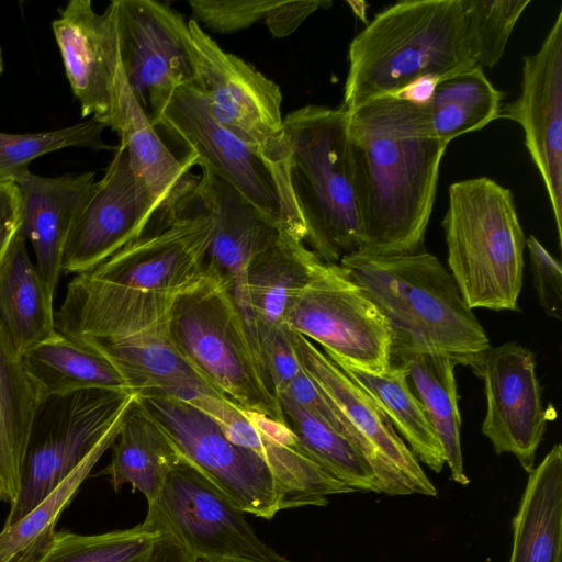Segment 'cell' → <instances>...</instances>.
<instances>
[{
    "mask_svg": "<svg viewBox=\"0 0 562 562\" xmlns=\"http://www.w3.org/2000/svg\"><path fill=\"white\" fill-rule=\"evenodd\" d=\"M277 1L190 0L192 20L218 34H231L265 22Z\"/></svg>",
    "mask_w": 562,
    "mask_h": 562,
    "instance_id": "f35d334b",
    "label": "cell"
},
{
    "mask_svg": "<svg viewBox=\"0 0 562 562\" xmlns=\"http://www.w3.org/2000/svg\"><path fill=\"white\" fill-rule=\"evenodd\" d=\"M260 351L269 381L277 396L283 394L301 371L289 337V329L283 327L279 330L261 346Z\"/></svg>",
    "mask_w": 562,
    "mask_h": 562,
    "instance_id": "60d3db41",
    "label": "cell"
},
{
    "mask_svg": "<svg viewBox=\"0 0 562 562\" xmlns=\"http://www.w3.org/2000/svg\"><path fill=\"white\" fill-rule=\"evenodd\" d=\"M439 81L435 77H423L406 86L394 97L414 103L428 104Z\"/></svg>",
    "mask_w": 562,
    "mask_h": 562,
    "instance_id": "f6af8a7d",
    "label": "cell"
},
{
    "mask_svg": "<svg viewBox=\"0 0 562 562\" xmlns=\"http://www.w3.org/2000/svg\"><path fill=\"white\" fill-rule=\"evenodd\" d=\"M116 91L119 125L115 133L128 155L144 236L169 226L190 207L199 177L191 172L192 155L179 158L165 144L132 94L121 64Z\"/></svg>",
    "mask_w": 562,
    "mask_h": 562,
    "instance_id": "e0dca14e",
    "label": "cell"
},
{
    "mask_svg": "<svg viewBox=\"0 0 562 562\" xmlns=\"http://www.w3.org/2000/svg\"><path fill=\"white\" fill-rule=\"evenodd\" d=\"M21 359L41 406L53 398L89 389L134 393L106 356L57 330L26 350Z\"/></svg>",
    "mask_w": 562,
    "mask_h": 562,
    "instance_id": "d4e9b609",
    "label": "cell"
},
{
    "mask_svg": "<svg viewBox=\"0 0 562 562\" xmlns=\"http://www.w3.org/2000/svg\"><path fill=\"white\" fill-rule=\"evenodd\" d=\"M23 228V204L19 186L0 179V265Z\"/></svg>",
    "mask_w": 562,
    "mask_h": 562,
    "instance_id": "7bdbcfd3",
    "label": "cell"
},
{
    "mask_svg": "<svg viewBox=\"0 0 562 562\" xmlns=\"http://www.w3.org/2000/svg\"><path fill=\"white\" fill-rule=\"evenodd\" d=\"M342 108L394 95L413 81H440L477 66L463 0H404L374 15L348 49Z\"/></svg>",
    "mask_w": 562,
    "mask_h": 562,
    "instance_id": "3957f363",
    "label": "cell"
},
{
    "mask_svg": "<svg viewBox=\"0 0 562 562\" xmlns=\"http://www.w3.org/2000/svg\"><path fill=\"white\" fill-rule=\"evenodd\" d=\"M338 265L385 317L392 333V353L441 352L474 371L491 347L450 272L432 254L353 252Z\"/></svg>",
    "mask_w": 562,
    "mask_h": 562,
    "instance_id": "7a4b0ae2",
    "label": "cell"
},
{
    "mask_svg": "<svg viewBox=\"0 0 562 562\" xmlns=\"http://www.w3.org/2000/svg\"><path fill=\"white\" fill-rule=\"evenodd\" d=\"M169 334L180 355L220 397L285 423L246 321L218 278L204 273L177 295Z\"/></svg>",
    "mask_w": 562,
    "mask_h": 562,
    "instance_id": "52a82bcc",
    "label": "cell"
},
{
    "mask_svg": "<svg viewBox=\"0 0 562 562\" xmlns=\"http://www.w3.org/2000/svg\"><path fill=\"white\" fill-rule=\"evenodd\" d=\"M137 398L165 430L179 453L244 513L271 519L290 509L286 493L266 463L229 440L210 416L188 402L165 395Z\"/></svg>",
    "mask_w": 562,
    "mask_h": 562,
    "instance_id": "7c38bea8",
    "label": "cell"
},
{
    "mask_svg": "<svg viewBox=\"0 0 562 562\" xmlns=\"http://www.w3.org/2000/svg\"><path fill=\"white\" fill-rule=\"evenodd\" d=\"M499 117L517 122L544 184L562 245V8L539 49L524 57L520 92ZM498 117V119H499Z\"/></svg>",
    "mask_w": 562,
    "mask_h": 562,
    "instance_id": "ac0fdd59",
    "label": "cell"
},
{
    "mask_svg": "<svg viewBox=\"0 0 562 562\" xmlns=\"http://www.w3.org/2000/svg\"><path fill=\"white\" fill-rule=\"evenodd\" d=\"M192 205L213 222L204 273L218 278L239 307L259 349L251 316L247 270L252 258L284 236L281 225L227 182L201 168Z\"/></svg>",
    "mask_w": 562,
    "mask_h": 562,
    "instance_id": "d6986e66",
    "label": "cell"
},
{
    "mask_svg": "<svg viewBox=\"0 0 562 562\" xmlns=\"http://www.w3.org/2000/svg\"><path fill=\"white\" fill-rule=\"evenodd\" d=\"M289 337L301 368L357 432L360 452L383 493L437 496L419 461L366 391L313 341L290 329Z\"/></svg>",
    "mask_w": 562,
    "mask_h": 562,
    "instance_id": "9a60e30c",
    "label": "cell"
},
{
    "mask_svg": "<svg viewBox=\"0 0 562 562\" xmlns=\"http://www.w3.org/2000/svg\"><path fill=\"white\" fill-rule=\"evenodd\" d=\"M391 363L405 373L412 392L420 403L443 450L451 479L468 485L464 472L460 428L459 396L454 368L447 355L435 351L393 352Z\"/></svg>",
    "mask_w": 562,
    "mask_h": 562,
    "instance_id": "f1b7e54d",
    "label": "cell"
},
{
    "mask_svg": "<svg viewBox=\"0 0 562 562\" xmlns=\"http://www.w3.org/2000/svg\"><path fill=\"white\" fill-rule=\"evenodd\" d=\"M198 562H238V561L221 560V561H198Z\"/></svg>",
    "mask_w": 562,
    "mask_h": 562,
    "instance_id": "bcb514c9",
    "label": "cell"
},
{
    "mask_svg": "<svg viewBox=\"0 0 562 562\" xmlns=\"http://www.w3.org/2000/svg\"><path fill=\"white\" fill-rule=\"evenodd\" d=\"M284 326L352 364L375 371L391 364L392 333L385 317L339 265H316L293 299Z\"/></svg>",
    "mask_w": 562,
    "mask_h": 562,
    "instance_id": "8fae6325",
    "label": "cell"
},
{
    "mask_svg": "<svg viewBox=\"0 0 562 562\" xmlns=\"http://www.w3.org/2000/svg\"><path fill=\"white\" fill-rule=\"evenodd\" d=\"M122 426V425H121ZM121 426L99 445L31 512L0 531V562H35L50 542L59 516L91 470L112 447Z\"/></svg>",
    "mask_w": 562,
    "mask_h": 562,
    "instance_id": "d6a6232c",
    "label": "cell"
},
{
    "mask_svg": "<svg viewBox=\"0 0 562 562\" xmlns=\"http://www.w3.org/2000/svg\"><path fill=\"white\" fill-rule=\"evenodd\" d=\"M474 373L483 380L486 397L482 434L497 454H514L531 472L552 418L542 404L533 353L514 341L490 347Z\"/></svg>",
    "mask_w": 562,
    "mask_h": 562,
    "instance_id": "2e32d148",
    "label": "cell"
},
{
    "mask_svg": "<svg viewBox=\"0 0 562 562\" xmlns=\"http://www.w3.org/2000/svg\"><path fill=\"white\" fill-rule=\"evenodd\" d=\"M503 92L476 66L438 82L428 103L437 137L449 144L453 138L475 132L499 117Z\"/></svg>",
    "mask_w": 562,
    "mask_h": 562,
    "instance_id": "836d02e7",
    "label": "cell"
},
{
    "mask_svg": "<svg viewBox=\"0 0 562 562\" xmlns=\"http://www.w3.org/2000/svg\"><path fill=\"white\" fill-rule=\"evenodd\" d=\"M41 404L0 322V503L15 501Z\"/></svg>",
    "mask_w": 562,
    "mask_h": 562,
    "instance_id": "4316f807",
    "label": "cell"
},
{
    "mask_svg": "<svg viewBox=\"0 0 562 562\" xmlns=\"http://www.w3.org/2000/svg\"><path fill=\"white\" fill-rule=\"evenodd\" d=\"M120 64L137 103L156 127L177 88L198 86L188 22L155 0H113Z\"/></svg>",
    "mask_w": 562,
    "mask_h": 562,
    "instance_id": "4fadbf2b",
    "label": "cell"
},
{
    "mask_svg": "<svg viewBox=\"0 0 562 562\" xmlns=\"http://www.w3.org/2000/svg\"><path fill=\"white\" fill-rule=\"evenodd\" d=\"M325 355L376 403L416 459L434 472H441L446 463L441 443L404 371L393 363L383 370H370Z\"/></svg>",
    "mask_w": 562,
    "mask_h": 562,
    "instance_id": "1f68e13d",
    "label": "cell"
},
{
    "mask_svg": "<svg viewBox=\"0 0 562 562\" xmlns=\"http://www.w3.org/2000/svg\"><path fill=\"white\" fill-rule=\"evenodd\" d=\"M562 446L554 445L529 472L513 519L509 562H561Z\"/></svg>",
    "mask_w": 562,
    "mask_h": 562,
    "instance_id": "83f0119b",
    "label": "cell"
},
{
    "mask_svg": "<svg viewBox=\"0 0 562 562\" xmlns=\"http://www.w3.org/2000/svg\"><path fill=\"white\" fill-rule=\"evenodd\" d=\"M278 400L286 425L305 451L326 472L355 492L383 493L372 468L348 438L295 404L289 396L281 394Z\"/></svg>",
    "mask_w": 562,
    "mask_h": 562,
    "instance_id": "e575fe53",
    "label": "cell"
},
{
    "mask_svg": "<svg viewBox=\"0 0 562 562\" xmlns=\"http://www.w3.org/2000/svg\"><path fill=\"white\" fill-rule=\"evenodd\" d=\"M52 29L82 117H94L116 132L120 50L114 2L98 13L90 0H71Z\"/></svg>",
    "mask_w": 562,
    "mask_h": 562,
    "instance_id": "44dd1931",
    "label": "cell"
},
{
    "mask_svg": "<svg viewBox=\"0 0 562 562\" xmlns=\"http://www.w3.org/2000/svg\"><path fill=\"white\" fill-rule=\"evenodd\" d=\"M156 127L164 128L206 169L273 217L285 237L305 241V226L288 181L250 146L216 122L207 94L196 85L176 89Z\"/></svg>",
    "mask_w": 562,
    "mask_h": 562,
    "instance_id": "ba28073f",
    "label": "cell"
},
{
    "mask_svg": "<svg viewBox=\"0 0 562 562\" xmlns=\"http://www.w3.org/2000/svg\"><path fill=\"white\" fill-rule=\"evenodd\" d=\"M184 402L210 416L229 440L249 449L266 463L286 493L290 508L324 506L329 495L355 492L326 472L303 446L286 447L262 435L226 400L196 392Z\"/></svg>",
    "mask_w": 562,
    "mask_h": 562,
    "instance_id": "cb8c5ba5",
    "label": "cell"
},
{
    "mask_svg": "<svg viewBox=\"0 0 562 562\" xmlns=\"http://www.w3.org/2000/svg\"><path fill=\"white\" fill-rule=\"evenodd\" d=\"M53 302L22 228L0 265V322L20 356L56 331Z\"/></svg>",
    "mask_w": 562,
    "mask_h": 562,
    "instance_id": "f546056e",
    "label": "cell"
},
{
    "mask_svg": "<svg viewBox=\"0 0 562 562\" xmlns=\"http://www.w3.org/2000/svg\"><path fill=\"white\" fill-rule=\"evenodd\" d=\"M188 27L198 86L209 97L211 114L288 181L289 148L279 86L240 57L224 52L194 20H189Z\"/></svg>",
    "mask_w": 562,
    "mask_h": 562,
    "instance_id": "30bf717a",
    "label": "cell"
},
{
    "mask_svg": "<svg viewBox=\"0 0 562 562\" xmlns=\"http://www.w3.org/2000/svg\"><path fill=\"white\" fill-rule=\"evenodd\" d=\"M530 0H463L467 29L477 66L493 67Z\"/></svg>",
    "mask_w": 562,
    "mask_h": 562,
    "instance_id": "74e56055",
    "label": "cell"
},
{
    "mask_svg": "<svg viewBox=\"0 0 562 562\" xmlns=\"http://www.w3.org/2000/svg\"><path fill=\"white\" fill-rule=\"evenodd\" d=\"M179 293L91 282L79 300L71 335L106 356L136 395L181 401L196 392L217 395L170 338L169 317Z\"/></svg>",
    "mask_w": 562,
    "mask_h": 562,
    "instance_id": "277c9868",
    "label": "cell"
},
{
    "mask_svg": "<svg viewBox=\"0 0 562 562\" xmlns=\"http://www.w3.org/2000/svg\"><path fill=\"white\" fill-rule=\"evenodd\" d=\"M179 458L171 439L136 395L112 445L111 462L104 473L115 491L131 484L148 504L159 495Z\"/></svg>",
    "mask_w": 562,
    "mask_h": 562,
    "instance_id": "4dcf8cb0",
    "label": "cell"
},
{
    "mask_svg": "<svg viewBox=\"0 0 562 562\" xmlns=\"http://www.w3.org/2000/svg\"><path fill=\"white\" fill-rule=\"evenodd\" d=\"M105 125L94 117L59 130L11 134L0 132V179L15 181L27 171L29 164L42 155L68 147L100 150L109 146L102 140Z\"/></svg>",
    "mask_w": 562,
    "mask_h": 562,
    "instance_id": "8d00e7d4",
    "label": "cell"
},
{
    "mask_svg": "<svg viewBox=\"0 0 562 562\" xmlns=\"http://www.w3.org/2000/svg\"><path fill=\"white\" fill-rule=\"evenodd\" d=\"M533 285L544 313L553 318L562 316V273L561 263L533 236L526 238Z\"/></svg>",
    "mask_w": 562,
    "mask_h": 562,
    "instance_id": "ab89813d",
    "label": "cell"
},
{
    "mask_svg": "<svg viewBox=\"0 0 562 562\" xmlns=\"http://www.w3.org/2000/svg\"><path fill=\"white\" fill-rule=\"evenodd\" d=\"M288 181L305 226V241L325 263L360 247L361 227L342 106L307 104L283 119Z\"/></svg>",
    "mask_w": 562,
    "mask_h": 562,
    "instance_id": "5b68a950",
    "label": "cell"
},
{
    "mask_svg": "<svg viewBox=\"0 0 562 562\" xmlns=\"http://www.w3.org/2000/svg\"><path fill=\"white\" fill-rule=\"evenodd\" d=\"M143 524L172 536L196 561L294 562L263 542L241 508L181 454Z\"/></svg>",
    "mask_w": 562,
    "mask_h": 562,
    "instance_id": "9c48e42d",
    "label": "cell"
},
{
    "mask_svg": "<svg viewBox=\"0 0 562 562\" xmlns=\"http://www.w3.org/2000/svg\"><path fill=\"white\" fill-rule=\"evenodd\" d=\"M140 236L135 180L120 143L67 238L61 272L90 271Z\"/></svg>",
    "mask_w": 562,
    "mask_h": 562,
    "instance_id": "7402d4cb",
    "label": "cell"
},
{
    "mask_svg": "<svg viewBox=\"0 0 562 562\" xmlns=\"http://www.w3.org/2000/svg\"><path fill=\"white\" fill-rule=\"evenodd\" d=\"M442 228L449 271L467 305L517 311L526 236L512 191L488 177L453 182Z\"/></svg>",
    "mask_w": 562,
    "mask_h": 562,
    "instance_id": "8992f818",
    "label": "cell"
},
{
    "mask_svg": "<svg viewBox=\"0 0 562 562\" xmlns=\"http://www.w3.org/2000/svg\"><path fill=\"white\" fill-rule=\"evenodd\" d=\"M212 231V218L191 205L169 226L131 241L82 274L143 291L182 292L204 276Z\"/></svg>",
    "mask_w": 562,
    "mask_h": 562,
    "instance_id": "ffe728a7",
    "label": "cell"
},
{
    "mask_svg": "<svg viewBox=\"0 0 562 562\" xmlns=\"http://www.w3.org/2000/svg\"><path fill=\"white\" fill-rule=\"evenodd\" d=\"M159 535L143 522L98 535L59 530L35 562H145Z\"/></svg>",
    "mask_w": 562,
    "mask_h": 562,
    "instance_id": "d590c367",
    "label": "cell"
},
{
    "mask_svg": "<svg viewBox=\"0 0 562 562\" xmlns=\"http://www.w3.org/2000/svg\"><path fill=\"white\" fill-rule=\"evenodd\" d=\"M145 562H198L170 535H159L154 541Z\"/></svg>",
    "mask_w": 562,
    "mask_h": 562,
    "instance_id": "ee69618b",
    "label": "cell"
},
{
    "mask_svg": "<svg viewBox=\"0 0 562 562\" xmlns=\"http://www.w3.org/2000/svg\"><path fill=\"white\" fill-rule=\"evenodd\" d=\"M128 391L89 389L56 397L60 405L45 436L29 448L21 490L4 525L44 499L112 430L135 400Z\"/></svg>",
    "mask_w": 562,
    "mask_h": 562,
    "instance_id": "5bb4252c",
    "label": "cell"
},
{
    "mask_svg": "<svg viewBox=\"0 0 562 562\" xmlns=\"http://www.w3.org/2000/svg\"><path fill=\"white\" fill-rule=\"evenodd\" d=\"M319 261L304 243L285 236L252 258L247 285L259 350L285 327L284 319L293 299Z\"/></svg>",
    "mask_w": 562,
    "mask_h": 562,
    "instance_id": "484cf974",
    "label": "cell"
},
{
    "mask_svg": "<svg viewBox=\"0 0 562 562\" xmlns=\"http://www.w3.org/2000/svg\"><path fill=\"white\" fill-rule=\"evenodd\" d=\"M14 182L22 195L23 234L34 250L40 274L55 295L67 238L93 193L95 175L43 177L27 170Z\"/></svg>",
    "mask_w": 562,
    "mask_h": 562,
    "instance_id": "603a6c76",
    "label": "cell"
},
{
    "mask_svg": "<svg viewBox=\"0 0 562 562\" xmlns=\"http://www.w3.org/2000/svg\"><path fill=\"white\" fill-rule=\"evenodd\" d=\"M348 113L361 227L357 252L424 250L448 147L434 132L428 104L384 95Z\"/></svg>",
    "mask_w": 562,
    "mask_h": 562,
    "instance_id": "6da1fadb",
    "label": "cell"
},
{
    "mask_svg": "<svg viewBox=\"0 0 562 562\" xmlns=\"http://www.w3.org/2000/svg\"><path fill=\"white\" fill-rule=\"evenodd\" d=\"M331 5L333 2L328 0L277 1L263 23L273 37H285L318 9Z\"/></svg>",
    "mask_w": 562,
    "mask_h": 562,
    "instance_id": "b9f144b4",
    "label": "cell"
}]
</instances>
